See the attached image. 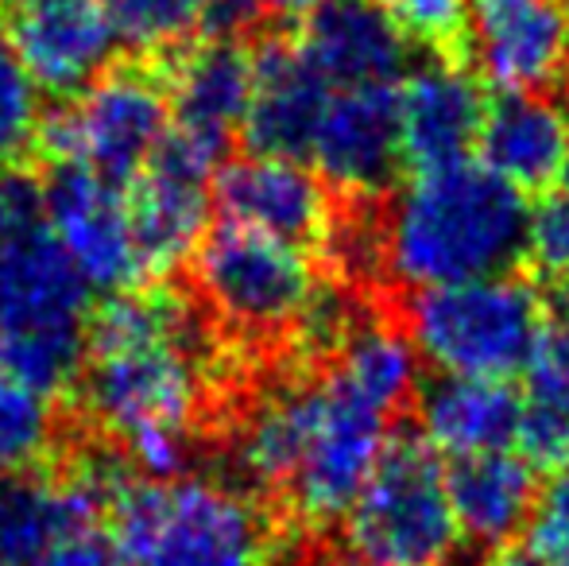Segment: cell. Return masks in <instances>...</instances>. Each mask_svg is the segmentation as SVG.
I'll use <instances>...</instances> for the list:
<instances>
[{"instance_id": "1", "label": "cell", "mask_w": 569, "mask_h": 566, "mask_svg": "<svg viewBox=\"0 0 569 566\" xmlns=\"http://www.w3.org/2000/svg\"><path fill=\"white\" fill-rule=\"evenodd\" d=\"M78 393L132 466L156 481L179 474L210 396V357L190 302L163 287L113 295L90 318Z\"/></svg>"}, {"instance_id": "2", "label": "cell", "mask_w": 569, "mask_h": 566, "mask_svg": "<svg viewBox=\"0 0 569 566\" xmlns=\"http://www.w3.org/2000/svg\"><path fill=\"white\" fill-rule=\"evenodd\" d=\"M391 416L345 388L330 369L291 380L256 404L237 461L256 485L287 497L307 524L345 520L388 450Z\"/></svg>"}, {"instance_id": "3", "label": "cell", "mask_w": 569, "mask_h": 566, "mask_svg": "<svg viewBox=\"0 0 569 566\" xmlns=\"http://www.w3.org/2000/svg\"><path fill=\"white\" fill-rule=\"evenodd\" d=\"M531 206L477 159L415 171L383 210L376 252L396 284L422 291L508 272L527 252Z\"/></svg>"}, {"instance_id": "4", "label": "cell", "mask_w": 569, "mask_h": 566, "mask_svg": "<svg viewBox=\"0 0 569 566\" xmlns=\"http://www.w3.org/2000/svg\"><path fill=\"white\" fill-rule=\"evenodd\" d=\"M90 291L47 221L0 249V373L43 396L74 388L90 349Z\"/></svg>"}, {"instance_id": "5", "label": "cell", "mask_w": 569, "mask_h": 566, "mask_svg": "<svg viewBox=\"0 0 569 566\" xmlns=\"http://www.w3.org/2000/svg\"><path fill=\"white\" fill-rule=\"evenodd\" d=\"M109 513L128 566H268L271 559L260 508L202 477H132Z\"/></svg>"}, {"instance_id": "6", "label": "cell", "mask_w": 569, "mask_h": 566, "mask_svg": "<svg viewBox=\"0 0 569 566\" xmlns=\"http://www.w3.org/2000/svg\"><path fill=\"white\" fill-rule=\"evenodd\" d=\"M403 322L419 361L442 377L508 380L531 365L550 318L531 280L496 272L422 287L407 299Z\"/></svg>"}, {"instance_id": "7", "label": "cell", "mask_w": 569, "mask_h": 566, "mask_svg": "<svg viewBox=\"0 0 569 566\" xmlns=\"http://www.w3.org/2000/svg\"><path fill=\"white\" fill-rule=\"evenodd\" d=\"M349 566H450L461 528L446 489L442 454L422 435L388 443L376 474L345 513Z\"/></svg>"}, {"instance_id": "8", "label": "cell", "mask_w": 569, "mask_h": 566, "mask_svg": "<svg viewBox=\"0 0 569 566\" xmlns=\"http://www.w3.org/2000/svg\"><path fill=\"white\" fill-rule=\"evenodd\" d=\"M171 132V98L159 70L120 62L67 98L39 125V148L54 163L86 167L128 190Z\"/></svg>"}, {"instance_id": "9", "label": "cell", "mask_w": 569, "mask_h": 566, "mask_svg": "<svg viewBox=\"0 0 569 566\" xmlns=\"http://www.w3.org/2000/svg\"><path fill=\"white\" fill-rule=\"evenodd\" d=\"M194 280L213 315L248 338L302 334L315 302L322 299L315 260L302 245L232 221L202 237Z\"/></svg>"}, {"instance_id": "10", "label": "cell", "mask_w": 569, "mask_h": 566, "mask_svg": "<svg viewBox=\"0 0 569 566\" xmlns=\"http://www.w3.org/2000/svg\"><path fill=\"white\" fill-rule=\"evenodd\" d=\"M226 148L229 143L171 125L151 163L128 187V214L143 272H174L198 252L210 218L213 175L221 171Z\"/></svg>"}, {"instance_id": "11", "label": "cell", "mask_w": 569, "mask_h": 566, "mask_svg": "<svg viewBox=\"0 0 569 566\" xmlns=\"http://www.w3.org/2000/svg\"><path fill=\"white\" fill-rule=\"evenodd\" d=\"M43 221L93 291L120 295L148 276L132 237L128 190L86 167L54 163L51 179L43 182Z\"/></svg>"}, {"instance_id": "12", "label": "cell", "mask_w": 569, "mask_h": 566, "mask_svg": "<svg viewBox=\"0 0 569 566\" xmlns=\"http://www.w3.org/2000/svg\"><path fill=\"white\" fill-rule=\"evenodd\" d=\"M0 12L12 54L54 98L82 93L120 47L109 0H0Z\"/></svg>"}, {"instance_id": "13", "label": "cell", "mask_w": 569, "mask_h": 566, "mask_svg": "<svg viewBox=\"0 0 569 566\" xmlns=\"http://www.w3.org/2000/svg\"><path fill=\"white\" fill-rule=\"evenodd\" d=\"M307 167L341 195L372 198L403 167L399 151V82L330 90L310 137Z\"/></svg>"}, {"instance_id": "14", "label": "cell", "mask_w": 569, "mask_h": 566, "mask_svg": "<svg viewBox=\"0 0 569 566\" xmlns=\"http://www.w3.org/2000/svg\"><path fill=\"white\" fill-rule=\"evenodd\" d=\"M472 67L500 93H547L569 75V0H477Z\"/></svg>"}, {"instance_id": "15", "label": "cell", "mask_w": 569, "mask_h": 566, "mask_svg": "<svg viewBox=\"0 0 569 566\" xmlns=\"http://www.w3.org/2000/svg\"><path fill=\"white\" fill-rule=\"evenodd\" d=\"M213 198L232 226L279 237L291 245H315L333 234L330 187L299 159L244 156L221 163L213 175Z\"/></svg>"}, {"instance_id": "16", "label": "cell", "mask_w": 569, "mask_h": 566, "mask_svg": "<svg viewBox=\"0 0 569 566\" xmlns=\"http://www.w3.org/2000/svg\"><path fill=\"white\" fill-rule=\"evenodd\" d=\"M407 43L383 0H330L302 20L295 47L333 90L391 86L407 75Z\"/></svg>"}, {"instance_id": "17", "label": "cell", "mask_w": 569, "mask_h": 566, "mask_svg": "<svg viewBox=\"0 0 569 566\" xmlns=\"http://www.w3.org/2000/svg\"><path fill=\"white\" fill-rule=\"evenodd\" d=\"M485 98L472 75L446 59L407 70L399 82V151L411 171L469 159L485 125Z\"/></svg>"}, {"instance_id": "18", "label": "cell", "mask_w": 569, "mask_h": 566, "mask_svg": "<svg viewBox=\"0 0 569 566\" xmlns=\"http://www.w3.org/2000/svg\"><path fill=\"white\" fill-rule=\"evenodd\" d=\"M333 86L315 75L295 39H268L252 51V98L244 109V140L256 156H283L307 163L318 113Z\"/></svg>"}, {"instance_id": "19", "label": "cell", "mask_w": 569, "mask_h": 566, "mask_svg": "<svg viewBox=\"0 0 569 566\" xmlns=\"http://www.w3.org/2000/svg\"><path fill=\"white\" fill-rule=\"evenodd\" d=\"M480 163L531 195L558 182L569 156V113L547 93H503L485 109Z\"/></svg>"}, {"instance_id": "20", "label": "cell", "mask_w": 569, "mask_h": 566, "mask_svg": "<svg viewBox=\"0 0 569 566\" xmlns=\"http://www.w3.org/2000/svg\"><path fill=\"white\" fill-rule=\"evenodd\" d=\"M163 82L174 129L229 143L252 98V51L232 36H206L194 47H179Z\"/></svg>"}, {"instance_id": "21", "label": "cell", "mask_w": 569, "mask_h": 566, "mask_svg": "<svg viewBox=\"0 0 569 566\" xmlns=\"http://www.w3.org/2000/svg\"><path fill=\"white\" fill-rule=\"evenodd\" d=\"M419 424L422 438L453 461L511 450L523 424V396L508 380L438 377L419 400Z\"/></svg>"}, {"instance_id": "22", "label": "cell", "mask_w": 569, "mask_h": 566, "mask_svg": "<svg viewBox=\"0 0 569 566\" xmlns=\"http://www.w3.org/2000/svg\"><path fill=\"white\" fill-rule=\"evenodd\" d=\"M446 489L461 536L485 547H503L516 539L539 505L535 466L516 450L457 458L453 469H446Z\"/></svg>"}, {"instance_id": "23", "label": "cell", "mask_w": 569, "mask_h": 566, "mask_svg": "<svg viewBox=\"0 0 569 566\" xmlns=\"http://www.w3.org/2000/svg\"><path fill=\"white\" fill-rule=\"evenodd\" d=\"M527 396L519 446L535 469L569 466V318L547 322L539 349L527 365Z\"/></svg>"}, {"instance_id": "24", "label": "cell", "mask_w": 569, "mask_h": 566, "mask_svg": "<svg viewBox=\"0 0 569 566\" xmlns=\"http://www.w3.org/2000/svg\"><path fill=\"white\" fill-rule=\"evenodd\" d=\"M330 373L368 404L396 416L403 404H411L419 388V354L411 338L396 326L360 322L333 341Z\"/></svg>"}, {"instance_id": "25", "label": "cell", "mask_w": 569, "mask_h": 566, "mask_svg": "<svg viewBox=\"0 0 569 566\" xmlns=\"http://www.w3.org/2000/svg\"><path fill=\"white\" fill-rule=\"evenodd\" d=\"M260 0H109L120 43L136 51H179L190 36H232Z\"/></svg>"}, {"instance_id": "26", "label": "cell", "mask_w": 569, "mask_h": 566, "mask_svg": "<svg viewBox=\"0 0 569 566\" xmlns=\"http://www.w3.org/2000/svg\"><path fill=\"white\" fill-rule=\"evenodd\" d=\"M54 446L51 396L0 373V481L36 474Z\"/></svg>"}, {"instance_id": "27", "label": "cell", "mask_w": 569, "mask_h": 566, "mask_svg": "<svg viewBox=\"0 0 569 566\" xmlns=\"http://www.w3.org/2000/svg\"><path fill=\"white\" fill-rule=\"evenodd\" d=\"M39 86L28 78L12 47L0 43V167L20 163V156L39 143Z\"/></svg>"}, {"instance_id": "28", "label": "cell", "mask_w": 569, "mask_h": 566, "mask_svg": "<svg viewBox=\"0 0 569 566\" xmlns=\"http://www.w3.org/2000/svg\"><path fill=\"white\" fill-rule=\"evenodd\" d=\"M407 39L450 51L469 31V0H383Z\"/></svg>"}, {"instance_id": "29", "label": "cell", "mask_w": 569, "mask_h": 566, "mask_svg": "<svg viewBox=\"0 0 569 566\" xmlns=\"http://www.w3.org/2000/svg\"><path fill=\"white\" fill-rule=\"evenodd\" d=\"M527 552L547 566L569 563V466L539 493V505L527 524Z\"/></svg>"}, {"instance_id": "30", "label": "cell", "mask_w": 569, "mask_h": 566, "mask_svg": "<svg viewBox=\"0 0 569 566\" xmlns=\"http://www.w3.org/2000/svg\"><path fill=\"white\" fill-rule=\"evenodd\" d=\"M527 257L539 265V272L550 284L569 287V202H547L531 210V229H527Z\"/></svg>"}, {"instance_id": "31", "label": "cell", "mask_w": 569, "mask_h": 566, "mask_svg": "<svg viewBox=\"0 0 569 566\" xmlns=\"http://www.w3.org/2000/svg\"><path fill=\"white\" fill-rule=\"evenodd\" d=\"M43 226V182L23 167H0V249Z\"/></svg>"}, {"instance_id": "32", "label": "cell", "mask_w": 569, "mask_h": 566, "mask_svg": "<svg viewBox=\"0 0 569 566\" xmlns=\"http://www.w3.org/2000/svg\"><path fill=\"white\" fill-rule=\"evenodd\" d=\"M43 566H128L124 552H120L113 528L106 524H86V528L70 532L59 547L43 559Z\"/></svg>"}, {"instance_id": "33", "label": "cell", "mask_w": 569, "mask_h": 566, "mask_svg": "<svg viewBox=\"0 0 569 566\" xmlns=\"http://www.w3.org/2000/svg\"><path fill=\"white\" fill-rule=\"evenodd\" d=\"M322 4H330V0H260V8H268V12H279V16H302L307 20L310 12H318Z\"/></svg>"}, {"instance_id": "34", "label": "cell", "mask_w": 569, "mask_h": 566, "mask_svg": "<svg viewBox=\"0 0 569 566\" xmlns=\"http://www.w3.org/2000/svg\"><path fill=\"white\" fill-rule=\"evenodd\" d=\"M492 566H547V563H542L539 555H531V552H500Z\"/></svg>"}, {"instance_id": "35", "label": "cell", "mask_w": 569, "mask_h": 566, "mask_svg": "<svg viewBox=\"0 0 569 566\" xmlns=\"http://www.w3.org/2000/svg\"><path fill=\"white\" fill-rule=\"evenodd\" d=\"M558 182H562V195H566V202H569V156H566V167H562V175H558Z\"/></svg>"}, {"instance_id": "36", "label": "cell", "mask_w": 569, "mask_h": 566, "mask_svg": "<svg viewBox=\"0 0 569 566\" xmlns=\"http://www.w3.org/2000/svg\"><path fill=\"white\" fill-rule=\"evenodd\" d=\"M0 23H4V12H0Z\"/></svg>"}, {"instance_id": "37", "label": "cell", "mask_w": 569, "mask_h": 566, "mask_svg": "<svg viewBox=\"0 0 569 566\" xmlns=\"http://www.w3.org/2000/svg\"><path fill=\"white\" fill-rule=\"evenodd\" d=\"M566 566H569V563H566Z\"/></svg>"}]
</instances>
